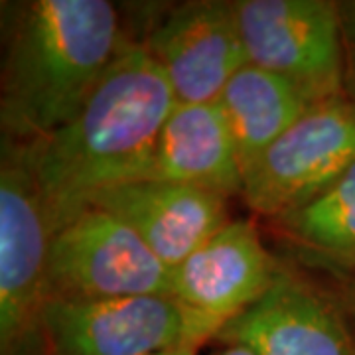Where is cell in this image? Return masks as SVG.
Listing matches in <instances>:
<instances>
[{
	"mask_svg": "<svg viewBox=\"0 0 355 355\" xmlns=\"http://www.w3.org/2000/svg\"><path fill=\"white\" fill-rule=\"evenodd\" d=\"M176 107L160 65L128 40L76 119L48 139L28 142L53 235L95 193L148 178L158 135Z\"/></svg>",
	"mask_w": 355,
	"mask_h": 355,
	"instance_id": "cell-1",
	"label": "cell"
},
{
	"mask_svg": "<svg viewBox=\"0 0 355 355\" xmlns=\"http://www.w3.org/2000/svg\"><path fill=\"white\" fill-rule=\"evenodd\" d=\"M127 42L109 0L2 2V137L34 142L71 123Z\"/></svg>",
	"mask_w": 355,
	"mask_h": 355,
	"instance_id": "cell-2",
	"label": "cell"
},
{
	"mask_svg": "<svg viewBox=\"0 0 355 355\" xmlns=\"http://www.w3.org/2000/svg\"><path fill=\"white\" fill-rule=\"evenodd\" d=\"M50 214L32 168L28 142L0 137V347L34 355L48 300Z\"/></svg>",
	"mask_w": 355,
	"mask_h": 355,
	"instance_id": "cell-3",
	"label": "cell"
},
{
	"mask_svg": "<svg viewBox=\"0 0 355 355\" xmlns=\"http://www.w3.org/2000/svg\"><path fill=\"white\" fill-rule=\"evenodd\" d=\"M217 326L172 294L48 298L40 314L44 355H154L214 340Z\"/></svg>",
	"mask_w": 355,
	"mask_h": 355,
	"instance_id": "cell-4",
	"label": "cell"
},
{
	"mask_svg": "<svg viewBox=\"0 0 355 355\" xmlns=\"http://www.w3.org/2000/svg\"><path fill=\"white\" fill-rule=\"evenodd\" d=\"M249 64L286 79L310 103L345 97L338 0H233Z\"/></svg>",
	"mask_w": 355,
	"mask_h": 355,
	"instance_id": "cell-5",
	"label": "cell"
},
{
	"mask_svg": "<svg viewBox=\"0 0 355 355\" xmlns=\"http://www.w3.org/2000/svg\"><path fill=\"white\" fill-rule=\"evenodd\" d=\"M355 162V105L316 103L243 176V202L265 219L310 202Z\"/></svg>",
	"mask_w": 355,
	"mask_h": 355,
	"instance_id": "cell-6",
	"label": "cell"
},
{
	"mask_svg": "<svg viewBox=\"0 0 355 355\" xmlns=\"http://www.w3.org/2000/svg\"><path fill=\"white\" fill-rule=\"evenodd\" d=\"M170 275L127 223L85 207L51 239L48 298L170 294Z\"/></svg>",
	"mask_w": 355,
	"mask_h": 355,
	"instance_id": "cell-7",
	"label": "cell"
},
{
	"mask_svg": "<svg viewBox=\"0 0 355 355\" xmlns=\"http://www.w3.org/2000/svg\"><path fill=\"white\" fill-rule=\"evenodd\" d=\"M257 355H355V331L336 288L282 263L261 300L217 331Z\"/></svg>",
	"mask_w": 355,
	"mask_h": 355,
	"instance_id": "cell-8",
	"label": "cell"
},
{
	"mask_svg": "<svg viewBox=\"0 0 355 355\" xmlns=\"http://www.w3.org/2000/svg\"><path fill=\"white\" fill-rule=\"evenodd\" d=\"M140 44L164 71L176 105L217 101L249 64L233 0L176 4Z\"/></svg>",
	"mask_w": 355,
	"mask_h": 355,
	"instance_id": "cell-9",
	"label": "cell"
},
{
	"mask_svg": "<svg viewBox=\"0 0 355 355\" xmlns=\"http://www.w3.org/2000/svg\"><path fill=\"white\" fill-rule=\"evenodd\" d=\"M280 268L253 219H231L172 268L170 294L219 331L265 296Z\"/></svg>",
	"mask_w": 355,
	"mask_h": 355,
	"instance_id": "cell-10",
	"label": "cell"
},
{
	"mask_svg": "<svg viewBox=\"0 0 355 355\" xmlns=\"http://www.w3.org/2000/svg\"><path fill=\"white\" fill-rule=\"evenodd\" d=\"M97 207L127 223L168 268L186 261L227 221V198L164 180H132L93 196Z\"/></svg>",
	"mask_w": 355,
	"mask_h": 355,
	"instance_id": "cell-11",
	"label": "cell"
},
{
	"mask_svg": "<svg viewBox=\"0 0 355 355\" xmlns=\"http://www.w3.org/2000/svg\"><path fill=\"white\" fill-rule=\"evenodd\" d=\"M148 178L241 196L243 170L219 103L176 105L158 135Z\"/></svg>",
	"mask_w": 355,
	"mask_h": 355,
	"instance_id": "cell-12",
	"label": "cell"
},
{
	"mask_svg": "<svg viewBox=\"0 0 355 355\" xmlns=\"http://www.w3.org/2000/svg\"><path fill=\"white\" fill-rule=\"evenodd\" d=\"M217 103L225 114L243 176L314 105L286 79L253 64L231 77Z\"/></svg>",
	"mask_w": 355,
	"mask_h": 355,
	"instance_id": "cell-13",
	"label": "cell"
},
{
	"mask_svg": "<svg viewBox=\"0 0 355 355\" xmlns=\"http://www.w3.org/2000/svg\"><path fill=\"white\" fill-rule=\"evenodd\" d=\"M268 223L282 241L331 275H355V162L310 202Z\"/></svg>",
	"mask_w": 355,
	"mask_h": 355,
	"instance_id": "cell-14",
	"label": "cell"
},
{
	"mask_svg": "<svg viewBox=\"0 0 355 355\" xmlns=\"http://www.w3.org/2000/svg\"><path fill=\"white\" fill-rule=\"evenodd\" d=\"M345 55V97L355 105V0H338Z\"/></svg>",
	"mask_w": 355,
	"mask_h": 355,
	"instance_id": "cell-15",
	"label": "cell"
},
{
	"mask_svg": "<svg viewBox=\"0 0 355 355\" xmlns=\"http://www.w3.org/2000/svg\"><path fill=\"white\" fill-rule=\"evenodd\" d=\"M336 279H338V284L334 288L338 292L343 308H345V314L349 318V322H352L355 331V275H349V277H336Z\"/></svg>",
	"mask_w": 355,
	"mask_h": 355,
	"instance_id": "cell-16",
	"label": "cell"
},
{
	"mask_svg": "<svg viewBox=\"0 0 355 355\" xmlns=\"http://www.w3.org/2000/svg\"><path fill=\"white\" fill-rule=\"evenodd\" d=\"M211 355H257L245 345H237V343H221V347L214 352Z\"/></svg>",
	"mask_w": 355,
	"mask_h": 355,
	"instance_id": "cell-17",
	"label": "cell"
},
{
	"mask_svg": "<svg viewBox=\"0 0 355 355\" xmlns=\"http://www.w3.org/2000/svg\"><path fill=\"white\" fill-rule=\"evenodd\" d=\"M198 349L196 345H184V347H176V349H168V352H160V354L154 355H198Z\"/></svg>",
	"mask_w": 355,
	"mask_h": 355,
	"instance_id": "cell-18",
	"label": "cell"
}]
</instances>
